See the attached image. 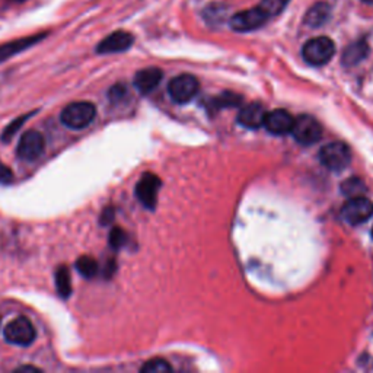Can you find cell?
Wrapping results in <instances>:
<instances>
[{
	"instance_id": "cell-25",
	"label": "cell",
	"mask_w": 373,
	"mask_h": 373,
	"mask_svg": "<svg viewBox=\"0 0 373 373\" xmlns=\"http://www.w3.org/2000/svg\"><path fill=\"white\" fill-rule=\"evenodd\" d=\"M242 102V98L234 92H223L215 104H218V108H226V106H238Z\"/></svg>"
},
{
	"instance_id": "cell-16",
	"label": "cell",
	"mask_w": 373,
	"mask_h": 373,
	"mask_svg": "<svg viewBox=\"0 0 373 373\" xmlns=\"http://www.w3.org/2000/svg\"><path fill=\"white\" fill-rule=\"evenodd\" d=\"M331 15V8L325 2L315 3L309 8L304 16V24L311 28H319L328 22Z\"/></svg>"
},
{
	"instance_id": "cell-21",
	"label": "cell",
	"mask_w": 373,
	"mask_h": 373,
	"mask_svg": "<svg viewBox=\"0 0 373 373\" xmlns=\"http://www.w3.org/2000/svg\"><path fill=\"white\" fill-rule=\"evenodd\" d=\"M342 191L349 199L359 197V195L365 194L366 185L360 178H349L342 184Z\"/></svg>"
},
{
	"instance_id": "cell-5",
	"label": "cell",
	"mask_w": 373,
	"mask_h": 373,
	"mask_svg": "<svg viewBox=\"0 0 373 373\" xmlns=\"http://www.w3.org/2000/svg\"><path fill=\"white\" fill-rule=\"evenodd\" d=\"M290 133L293 134L297 143L304 145V146H309V145H315L316 141L321 139L323 127L316 118L311 115H300L297 120H295L293 129Z\"/></svg>"
},
{
	"instance_id": "cell-31",
	"label": "cell",
	"mask_w": 373,
	"mask_h": 373,
	"mask_svg": "<svg viewBox=\"0 0 373 373\" xmlns=\"http://www.w3.org/2000/svg\"><path fill=\"white\" fill-rule=\"evenodd\" d=\"M12 2L13 3H24V2H27V0H12Z\"/></svg>"
},
{
	"instance_id": "cell-12",
	"label": "cell",
	"mask_w": 373,
	"mask_h": 373,
	"mask_svg": "<svg viewBox=\"0 0 373 373\" xmlns=\"http://www.w3.org/2000/svg\"><path fill=\"white\" fill-rule=\"evenodd\" d=\"M293 122H295V118L292 117V114L289 111L274 110V111H270V113L265 114L262 126L265 127V130L272 134L283 136V134H288L292 132Z\"/></svg>"
},
{
	"instance_id": "cell-30",
	"label": "cell",
	"mask_w": 373,
	"mask_h": 373,
	"mask_svg": "<svg viewBox=\"0 0 373 373\" xmlns=\"http://www.w3.org/2000/svg\"><path fill=\"white\" fill-rule=\"evenodd\" d=\"M17 372H40V369L38 367H35V366H21V367H17L16 369Z\"/></svg>"
},
{
	"instance_id": "cell-11",
	"label": "cell",
	"mask_w": 373,
	"mask_h": 373,
	"mask_svg": "<svg viewBox=\"0 0 373 373\" xmlns=\"http://www.w3.org/2000/svg\"><path fill=\"white\" fill-rule=\"evenodd\" d=\"M134 43V37L127 31H115L97 45L98 55H114L127 51Z\"/></svg>"
},
{
	"instance_id": "cell-33",
	"label": "cell",
	"mask_w": 373,
	"mask_h": 373,
	"mask_svg": "<svg viewBox=\"0 0 373 373\" xmlns=\"http://www.w3.org/2000/svg\"><path fill=\"white\" fill-rule=\"evenodd\" d=\"M0 324H2V316H0Z\"/></svg>"
},
{
	"instance_id": "cell-6",
	"label": "cell",
	"mask_w": 373,
	"mask_h": 373,
	"mask_svg": "<svg viewBox=\"0 0 373 373\" xmlns=\"http://www.w3.org/2000/svg\"><path fill=\"white\" fill-rule=\"evenodd\" d=\"M270 20L269 15L265 13L260 6L253 9H245L235 13L230 17V28L235 32H251L261 28L265 22Z\"/></svg>"
},
{
	"instance_id": "cell-28",
	"label": "cell",
	"mask_w": 373,
	"mask_h": 373,
	"mask_svg": "<svg viewBox=\"0 0 373 373\" xmlns=\"http://www.w3.org/2000/svg\"><path fill=\"white\" fill-rule=\"evenodd\" d=\"M114 218H115V210H114L113 207H106V209H104L102 215H101V218H99V223H101L102 226L110 225V223L114 220Z\"/></svg>"
},
{
	"instance_id": "cell-14",
	"label": "cell",
	"mask_w": 373,
	"mask_h": 373,
	"mask_svg": "<svg viewBox=\"0 0 373 373\" xmlns=\"http://www.w3.org/2000/svg\"><path fill=\"white\" fill-rule=\"evenodd\" d=\"M162 78H164V73H162L161 69L148 67L143 70H139L133 82H134L136 90L141 95H148L156 90L159 83H161Z\"/></svg>"
},
{
	"instance_id": "cell-22",
	"label": "cell",
	"mask_w": 373,
	"mask_h": 373,
	"mask_svg": "<svg viewBox=\"0 0 373 373\" xmlns=\"http://www.w3.org/2000/svg\"><path fill=\"white\" fill-rule=\"evenodd\" d=\"M290 0H261L260 8L269 15V17L272 16H277L280 15L284 9L288 8Z\"/></svg>"
},
{
	"instance_id": "cell-26",
	"label": "cell",
	"mask_w": 373,
	"mask_h": 373,
	"mask_svg": "<svg viewBox=\"0 0 373 373\" xmlns=\"http://www.w3.org/2000/svg\"><path fill=\"white\" fill-rule=\"evenodd\" d=\"M124 97H127V87L118 83V85H114L111 90L108 91V98L111 102H118L121 101Z\"/></svg>"
},
{
	"instance_id": "cell-2",
	"label": "cell",
	"mask_w": 373,
	"mask_h": 373,
	"mask_svg": "<svg viewBox=\"0 0 373 373\" xmlns=\"http://www.w3.org/2000/svg\"><path fill=\"white\" fill-rule=\"evenodd\" d=\"M335 55V44L328 37H315L305 43L302 57L311 66H324Z\"/></svg>"
},
{
	"instance_id": "cell-24",
	"label": "cell",
	"mask_w": 373,
	"mask_h": 373,
	"mask_svg": "<svg viewBox=\"0 0 373 373\" xmlns=\"http://www.w3.org/2000/svg\"><path fill=\"white\" fill-rule=\"evenodd\" d=\"M171 370H172L171 365L168 362H165L164 359L149 360L140 369L141 373H168Z\"/></svg>"
},
{
	"instance_id": "cell-29",
	"label": "cell",
	"mask_w": 373,
	"mask_h": 373,
	"mask_svg": "<svg viewBox=\"0 0 373 373\" xmlns=\"http://www.w3.org/2000/svg\"><path fill=\"white\" fill-rule=\"evenodd\" d=\"M115 270H117V264H115V261H114V260H110L108 262L105 264L104 277H105V279H111L113 274L115 273Z\"/></svg>"
},
{
	"instance_id": "cell-34",
	"label": "cell",
	"mask_w": 373,
	"mask_h": 373,
	"mask_svg": "<svg viewBox=\"0 0 373 373\" xmlns=\"http://www.w3.org/2000/svg\"><path fill=\"white\" fill-rule=\"evenodd\" d=\"M372 237H373V227H372Z\"/></svg>"
},
{
	"instance_id": "cell-32",
	"label": "cell",
	"mask_w": 373,
	"mask_h": 373,
	"mask_svg": "<svg viewBox=\"0 0 373 373\" xmlns=\"http://www.w3.org/2000/svg\"><path fill=\"white\" fill-rule=\"evenodd\" d=\"M363 3H367V5H373V0H362Z\"/></svg>"
},
{
	"instance_id": "cell-4",
	"label": "cell",
	"mask_w": 373,
	"mask_h": 373,
	"mask_svg": "<svg viewBox=\"0 0 373 373\" xmlns=\"http://www.w3.org/2000/svg\"><path fill=\"white\" fill-rule=\"evenodd\" d=\"M35 328L32 323L25 316H17L13 321H10L5 330H3V337L5 340L13 346H21L27 347L34 343L35 340Z\"/></svg>"
},
{
	"instance_id": "cell-15",
	"label": "cell",
	"mask_w": 373,
	"mask_h": 373,
	"mask_svg": "<svg viewBox=\"0 0 373 373\" xmlns=\"http://www.w3.org/2000/svg\"><path fill=\"white\" fill-rule=\"evenodd\" d=\"M265 114H267V111L264 110V106L261 104H258V102L248 104V105H244L241 108L239 115H238V122L246 129L255 130L264 124Z\"/></svg>"
},
{
	"instance_id": "cell-23",
	"label": "cell",
	"mask_w": 373,
	"mask_h": 373,
	"mask_svg": "<svg viewBox=\"0 0 373 373\" xmlns=\"http://www.w3.org/2000/svg\"><path fill=\"white\" fill-rule=\"evenodd\" d=\"M127 241H129V237L126 234V230L121 229V227H113V230L110 232V238H108V242L111 245V248L114 251H118L121 250L122 246L127 245Z\"/></svg>"
},
{
	"instance_id": "cell-13",
	"label": "cell",
	"mask_w": 373,
	"mask_h": 373,
	"mask_svg": "<svg viewBox=\"0 0 373 373\" xmlns=\"http://www.w3.org/2000/svg\"><path fill=\"white\" fill-rule=\"evenodd\" d=\"M47 32H40V34H35V35H29V37H24V38H17L9 43H5L0 45V63H3L15 56L20 55V52L34 47L35 44L41 43L45 37H47Z\"/></svg>"
},
{
	"instance_id": "cell-7",
	"label": "cell",
	"mask_w": 373,
	"mask_h": 373,
	"mask_svg": "<svg viewBox=\"0 0 373 373\" xmlns=\"http://www.w3.org/2000/svg\"><path fill=\"white\" fill-rule=\"evenodd\" d=\"M199 90H200V83L192 75L175 76L168 85L169 97L176 104L190 102L199 94Z\"/></svg>"
},
{
	"instance_id": "cell-1",
	"label": "cell",
	"mask_w": 373,
	"mask_h": 373,
	"mask_svg": "<svg viewBox=\"0 0 373 373\" xmlns=\"http://www.w3.org/2000/svg\"><path fill=\"white\" fill-rule=\"evenodd\" d=\"M95 115H97L95 104L80 101V102H72L64 106L60 114V120L70 130H83L95 120Z\"/></svg>"
},
{
	"instance_id": "cell-9",
	"label": "cell",
	"mask_w": 373,
	"mask_h": 373,
	"mask_svg": "<svg viewBox=\"0 0 373 373\" xmlns=\"http://www.w3.org/2000/svg\"><path fill=\"white\" fill-rule=\"evenodd\" d=\"M45 148V140L44 136L40 132L35 130H28L22 134L20 143L16 148V155L22 161L32 162L35 159H38Z\"/></svg>"
},
{
	"instance_id": "cell-19",
	"label": "cell",
	"mask_w": 373,
	"mask_h": 373,
	"mask_svg": "<svg viewBox=\"0 0 373 373\" xmlns=\"http://www.w3.org/2000/svg\"><path fill=\"white\" fill-rule=\"evenodd\" d=\"M75 267L78 270V273L80 276H83L85 279H94L98 276L99 273V265L97 262V260H94L92 257L90 255H83L80 257L76 264H75Z\"/></svg>"
},
{
	"instance_id": "cell-27",
	"label": "cell",
	"mask_w": 373,
	"mask_h": 373,
	"mask_svg": "<svg viewBox=\"0 0 373 373\" xmlns=\"http://www.w3.org/2000/svg\"><path fill=\"white\" fill-rule=\"evenodd\" d=\"M13 181V172L9 167H6L0 161V184H10Z\"/></svg>"
},
{
	"instance_id": "cell-8",
	"label": "cell",
	"mask_w": 373,
	"mask_h": 373,
	"mask_svg": "<svg viewBox=\"0 0 373 373\" xmlns=\"http://www.w3.org/2000/svg\"><path fill=\"white\" fill-rule=\"evenodd\" d=\"M372 215L373 203L363 195L349 199V202L342 207V218L350 225H362L369 220Z\"/></svg>"
},
{
	"instance_id": "cell-3",
	"label": "cell",
	"mask_w": 373,
	"mask_h": 373,
	"mask_svg": "<svg viewBox=\"0 0 373 373\" xmlns=\"http://www.w3.org/2000/svg\"><path fill=\"white\" fill-rule=\"evenodd\" d=\"M319 161L330 171L339 172L350 165L351 150L342 141H334V143H328L319 150Z\"/></svg>"
},
{
	"instance_id": "cell-20",
	"label": "cell",
	"mask_w": 373,
	"mask_h": 373,
	"mask_svg": "<svg viewBox=\"0 0 373 373\" xmlns=\"http://www.w3.org/2000/svg\"><path fill=\"white\" fill-rule=\"evenodd\" d=\"M37 113H38V111H31V113H28V114H24V115H21V117H17L16 120H13V121L9 124V126L3 130V133H2V140H3V143H9V141L12 140V137L24 127V124H25V122H27L34 114H37Z\"/></svg>"
},
{
	"instance_id": "cell-17",
	"label": "cell",
	"mask_w": 373,
	"mask_h": 373,
	"mask_svg": "<svg viewBox=\"0 0 373 373\" xmlns=\"http://www.w3.org/2000/svg\"><path fill=\"white\" fill-rule=\"evenodd\" d=\"M367 55H369V45H367V43L365 40H360V41L350 44L344 50L342 62H343L344 66L351 67V66H356L360 62H363Z\"/></svg>"
},
{
	"instance_id": "cell-18",
	"label": "cell",
	"mask_w": 373,
	"mask_h": 373,
	"mask_svg": "<svg viewBox=\"0 0 373 373\" xmlns=\"http://www.w3.org/2000/svg\"><path fill=\"white\" fill-rule=\"evenodd\" d=\"M56 289L57 295L62 299H69L72 296V280H70V273L66 265H60L56 270Z\"/></svg>"
},
{
	"instance_id": "cell-10",
	"label": "cell",
	"mask_w": 373,
	"mask_h": 373,
	"mask_svg": "<svg viewBox=\"0 0 373 373\" xmlns=\"http://www.w3.org/2000/svg\"><path fill=\"white\" fill-rule=\"evenodd\" d=\"M159 188H161V180L155 174L146 172L136 185V197L146 209L153 210L157 203Z\"/></svg>"
}]
</instances>
